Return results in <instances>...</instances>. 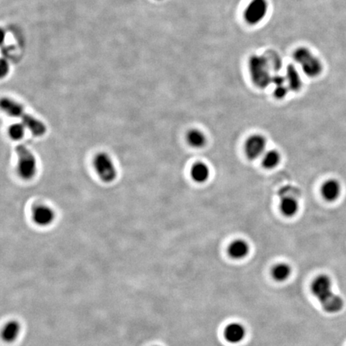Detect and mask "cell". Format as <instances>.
<instances>
[{
	"label": "cell",
	"instance_id": "obj_1",
	"mask_svg": "<svg viewBox=\"0 0 346 346\" xmlns=\"http://www.w3.org/2000/svg\"><path fill=\"white\" fill-rule=\"evenodd\" d=\"M311 291L327 313H336L343 309L344 301L340 296L332 292L331 279L327 275L317 276L312 283Z\"/></svg>",
	"mask_w": 346,
	"mask_h": 346
},
{
	"label": "cell",
	"instance_id": "obj_2",
	"mask_svg": "<svg viewBox=\"0 0 346 346\" xmlns=\"http://www.w3.org/2000/svg\"><path fill=\"white\" fill-rule=\"evenodd\" d=\"M2 109L11 116L21 119L24 124L35 136H41L46 133L47 128L40 120L35 119L32 115L25 111L24 108L15 101L2 98L1 100Z\"/></svg>",
	"mask_w": 346,
	"mask_h": 346
},
{
	"label": "cell",
	"instance_id": "obj_3",
	"mask_svg": "<svg viewBox=\"0 0 346 346\" xmlns=\"http://www.w3.org/2000/svg\"><path fill=\"white\" fill-rule=\"evenodd\" d=\"M249 69L252 81L260 88H264L272 83L271 67L266 56H254L249 60Z\"/></svg>",
	"mask_w": 346,
	"mask_h": 346
},
{
	"label": "cell",
	"instance_id": "obj_4",
	"mask_svg": "<svg viewBox=\"0 0 346 346\" xmlns=\"http://www.w3.org/2000/svg\"><path fill=\"white\" fill-rule=\"evenodd\" d=\"M293 58L308 77H316L322 73V63L307 48H297L293 53Z\"/></svg>",
	"mask_w": 346,
	"mask_h": 346
},
{
	"label": "cell",
	"instance_id": "obj_5",
	"mask_svg": "<svg viewBox=\"0 0 346 346\" xmlns=\"http://www.w3.org/2000/svg\"><path fill=\"white\" fill-rule=\"evenodd\" d=\"M16 153L19 160L18 169L21 176L26 179L33 177L36 172V161L33 154L23 144L17 146Z\"/></svg>",
	"mask_w": 346,
	"mask_h": 346
},
{
	"label": "cell",
	"instance_id": "obj_6",
	"mask_svg": "<svg viewBox=\"0 0 346 346\" xmlns=\"http://www.w3.org/2000/svg\"><path fill=\"white\" fill-rule=\"evenodd\" d=\"M95 170L103 181H113L116 177V170L111 158L104 153H99L95 157L94 161Z\"/></svg>",
	"mask_w": 346,
	"mask_h": 346
},
{
	"label": "cell",
	"instance_id": "obj_7",
	"mask_svg": "<svg viewBox=\"0 0 346 346\" xmlns=\"http://www.w3.org/2000/svg\"><path fill=\"white\" fill-rule=\"evenodd\" d=\"M268 11L267 0H252L245 9V19L249 24L255 25L263 20Z\"/></svg>",
	"mask_w": 346,
	"mask_h": 346
},
{
	"label": "cell",
	"instance_id": "obj_8",
	"mask_svg": "<svg viewBox=\"0 0 346 346\" xmlns=\"http://www.w3.org/2000/svg\"><path fill=\"white\" fill-rule=\"evenodd\" d=\"M266 141L264 136L254 135L248 139L245 144V153L248 158L255 160L264 154L266 149Z\"/></svg>",
	"mask_w": 346,
	"mask_h": 346
},
{
	"label": "cell",
	"instance_id": "obj_9",
	"mask_svg": "<svg viewBox=\"0 0 346 346\" xmlns=\"http://www.w3.org/2000/svg\"><path fill=\"white\" fill-rule=\"evenodd\" d=\"M32 216H33L34 221L37 225L46 226V225H50L53 221L55 214H54L53 210L49 207L39 204L34 207Z\"/></svg>",
	"mask_w": 346,
	"mask_h": 346
},
{
	"label": "cell",
	"instance_id": "obj_10",
	"mask_svg": "<svg viewBox=\"0 0 346 346\" xmlns=\"http://www.w3.org/2000/svg\"><path fill=\"white\" fill-rule=\"evenodd\" d=\"M224 335L227 342H230L232 344H237L243 341L246 335V331L245 327L241 324L232 323L225 328Z\"/></svg>",
	"mask_w": 346,
	"mask_h": 346
},
{
	"label": "cell",
	"instance_id": "obj_11",
	"mask_svg": "<svg viewBox=\"0 0 346 346\" xmlns=\"http://www.w3.org/2000/svg\"><path fill=\"white\" fill-rule=\"evenodd\" d=\"M322 193L327 201L336 200L341 194V184L336 179H330L324 183Z\"/></svg>",
	"mask_w": 346,
	"mask_h": 346
},
{
	"label": "cell",
	"instance_id": "obj_12",
	"mask_svg": "<svg viewBox=\"0 0 346 346\" xmlns=\"http://www.w3.org/2000/svg\"><path fill=\"white\" fill-rule=\"evenodd\" d=\"M21 326L19 322L10 321L6 323L2 330V339L6 343H12L19 338Z\"/></svg>",
	"mask_w": 346,
	"mask_h": 346
},
{
	"label": "cell",
	"instance_id": "obj_13",
	"mask_svg": "<svg viewBox=\"0 0 346 346\" xmlns=\"http://www.w3.org/2000/svg\"><path fill=\"white\" fill-rule=\"evenodd\" d=\"M229 256L234 259H242L250 253V246L243 240H237L229 245Z\"/></svg>",
	"mask_w": 346,
	"mask_h": 346
},
{
	"label": "cell",
	"instance_id": "obj_14",
	"mask_svg": "<svg viewBox=\"0 0 346 346\" xmlns=\"http://www.w3.org/2000/svg\"><path fill=\"white\" fill-rule=\"evenodd\" d=\"M288 86L293 91H298L302 86V81L297 72V68L290 64L287 67L286 77H285Z\"/></svg>",
	"mask_w": 346,
	"mask_h": 346
},
{
	"label": "cell",
	"instance_id": "obj_15",
	"mask_svg": "<svg viewBox=\"0 0 346 346\" xmlns=\"http://www.w3.org/2000/svg\"><path fill=\"white\" fill-rule=\"evenodd\" d=\"M191 175L194 181L197 183H204L209 178L210 169L206 164L198 162L192 166L191 169Z\"/></svg>",
	"mask_w": 346,
	"mask_h": 346
},
{
	"label": "cell",
	"instance_id": "obj_16",
	"mask_svg": "<svg viewBox=\"0 0 346 346\" xmlns=\"http://www.w3.org/2000/svg\"><path fill=\"white\" fill-rule=\"evenodd\" d=\"M280 210L286 216H294L298 210L299 205L297 200L293 197H285L280 202Z\"/></svg>",
	"mask_w": 346,
	"mask_h": 346
},
{
	"label": "cell",
	"instance_id": "obj_17",
	"mask_svg": "<svg viewBox=\"0 0 346 346\" xmlns=\"http://www.w3.org/2000/svg\"><path fill=\"white\" fill-rule=\"evenodd\" d=\"M187 142L191 146L200 149L206 144V136L200 130H191L187 136Z\"/></svg>",
	"mask_w": 346,
	"mask_h": 346
},
{
	"label": "cell",
	"instance_id": "obj_18",
	"mask_svg": "<svg viewBox=\"0 0 346 346\" xmlns=\"http://www.w3.org/2000/svg\"><path fill=\"white\" fill-rule=\"evenodd\" d=\"M272 82L275 85V90H274V95L277 99H282L288 93V87L285 85L286 80L283 77H280L279 75H276L272 77Z\"/></svg>",
	"mask_w": 346,
	"mask_h": 346
},
{
	"label": "cell",
	"instance_id": "obj_19",
	"mask_svg": "<svg viewBox=\"0 0 346 346\" xmlns=\"http://www.w3.org/2000/svg\"><path fill=\"white\" fill-rule=\"evenodd\" d=\"M280 161V153L276 150H270L263 155L262 164L266 169H271L276 168Z\"/></svg>",
	"mask_w": 346,
	"mask_h": 346
},
{
	"label": "cell",
	"instance_id": "obj_20",
	"mask_svg": "<svg viewBox=\"0 0 346 346\" xmlns=\"http://www.w3.org/2000/svg\"><path fill=\"white\" fill-rule=\"evenodd\" d=\"M290 266L287 264H279L272 268V275L277 281H284L289 277L291 274Z\"/></svg>",
	"mask_w": 346,
	"mask_h": 346
},
{
	"label": "cell",
	"instance_id": "obj_21",
	"mask_svg": "<svg viewBox=\"0 0 346 346\" xmlns=\"http://www.w3.org/2000/svg\"><path fill=\"white\" fill-rule=\"evenodd\" d=\"M265 56L268 63H269L271 69L274 72H278L281 68V64H282L280 56L273 52H268V53L266 54Z\"/></svg>",
	"mask_w": 346,
	"mask_h": 346
},
{
	"label": "cell",
	"instance_id": "obj_22",
	"mask_svg": "<svg viewBox=\"0 0 346 346\" xmlns=\"http://www.w3.org/2000/svg\"><path fill=\"white\" fill-rule=\"evenodd\" d=\"M24 128L22 124H16L11 125L9 128V134L14 140H20L24 135Z\"/></svg>",
	"mask_w": 346,
	"mask_h": 346
},
{
	"label": "cell",
	"instance_id": "obj_23",
	"mask_svg": "<svg viewBox=\"0 0 346 346\" xmlns=\"http://www.w3.org/2000/svg\"></svg>",
	"mask_w": 346,
	"mask_h": 346
}]
</instances>
